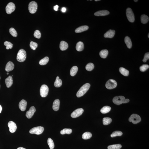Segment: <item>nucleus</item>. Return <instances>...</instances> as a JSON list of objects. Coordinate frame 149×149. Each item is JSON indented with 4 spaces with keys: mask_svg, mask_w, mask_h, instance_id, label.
I'll use <instances>...</instances> for the list:
<instances>
[{
    "mask_svg": "<svg viewBox=\"0 0 149 149\" xmlns=\"http://www.w3.org/2000/svg\"><path fill=\"white\" fill-rule=\"evenodd\" d=\"M90 85L89 83H86L79 90L77 93V96L78 98L83 96L89 90L90 87Z\"/></svg>",
    "mask_w": 149,
    "mask_h": 149,
    "instance_id": "nucleus-1",
    "label": "nucleus"
},
{
    "mask_svg": "<svg viewBox=\"0 0 149 149\" xmlns=\"http://www.w3.org/2000/svg\"><path fill=\"white\" fill-rule=\"evenodd\" d=\"M26 58V53L25 50L21 49L19 50L17 56V60L19 62H23Z\"/></svg>",
    "mask_w": 149,
    "mask_h": 149,
    "instance_id": "nucleus-2",
    "label": "nucleus"
},
{
    "mask_svg": "<svg viewBox=\"0 0 149 149\" xmlns=\"http://www.w3.org/2000/svg\"><path fill=\"white\" fill-rule=\"evenodd\" d=\"M126 14L128 19L131 22H133L135 21V17L132 9L128 8L126 10Z\"/></svg>",
    "mask_w": 149,
    "mask_h": 149,
    "instance_id": "nucleus-3",
    "label": "nucleus"
},
{
    "mask_svg": "<svg viewBox=\"0 0 149 149\" xmlns=\"http://www.w3.org/2000/svg\"><path fill=\"white\" fill-rule=\"evenodd\" d=\"M141 120L140 116L135 114H133L131 115L129 118V121L132 122L134 124H136L140 122Z\"/></svg>",
    "mask_w": 149,
    "mask_h": 149,
    "instance_id": "nucleus-4",
    "label": "nucleus"
},
{
    "mask_svg": "<svg viewBox=\"0 0 149 149\" xmlns=\"http://www.w3.org/2000/svg\"><path fill=\"white\" fill-rule=\"evenodd\" d=\"M44 128L41 126L33 128L30 130L29 133L32 134H35L39 135L41 134L43 132Z\"/></svg>",
    "mask_w": 149,
    "mask_h": 149,
    "instance_id": "nucleus-5",
    "label": "nucleus"
},
{
    "mask_svg": "<svg viewBox=\"0 0 149 149\" xmlns=\"http://www.w3.org/2000/svg\"><path fill=\"white\" fill-rule=\"evenodd\" d=\"M37 4L35 1H31L29 4L28 10L30 13H35L37 11Z\"/></svg>",
    "mask_w": 149,
    "mask_h": 149,
    "instance_id": "nucleus-6",
    "label": "nucleus"
},
{
    "mask_svg": "<svg viewBox=\"0 0 149 149\" xmlns=\"http://www.w3.org/2000/svg\"><path fill=\"white\" fill-rule=\"evenodd\" d=\"M125 97L124 96H119L114 97L113 99V102L115 104L120 105L123 103H125Z\"/></svg>",
    "mask_w": 149,
    "mask_h": 149,
    "instance_id": "nucleus-7",
    "label": "nucleus"
},
{
    "mask_svg": "<svg viewBox=\"0 0 149 149\" xmlns=\"http://www.w3.org/2000/svg\"><path fill=\"white\" fill-rule=\"evenodd\" d=\"M49 92V88L47 86L43 85L41 86L40 90V95L42 97L45 98L47 96Z\"/></svg>",
    "mask_w": 149,
    "mask_h": 149,
    "instance_id": "nucleus-8",
    "label": "nucleus"
},
{
    "mask_svg": "<svg viewBox=\"0 0 149 149\" xmlns=\"http://www.w3.org/2000/svg\"><path fill=\"white\" fill-rule=\"evenodd\" d=\"M117 83L116 81L113 79H110L106 82V86L107 89H114L116 87Z\"/></svg>",
    "mask_w": 149,
    "mask_h": 149,
    "instance_id": "nucleus-9",
    "label": "nucleus"
},
{
    "mask_svg": "<svg viewBox=\"0 0 149 149\" xmlns=\"http://www.w3.org/2000/svg\"><path fill=\"white\" fill-rule=\"evenodd\" d=\"M16 7L13 3L10 2L7 4L6 7V13L7 14H10L15 11Z\"/></svg>",
    "mask_w": 149,
    "mask_h": 149,
    "instance_id": "nucleus-10",
    "label": "nucleus"
},
{
    "mask_svg": "<svg viewBox=\"0 0 149 149\" xmlns=\"http://www.w3.org/2000/svg\"><path fill=\"white\" fill-rule=\"evenodd\" d=\"M84 112L83 109H78L74 110L71 114V116L73 118L78 117L81 115Z\"/></svg>",
    "mask_w": 149,
    "mask_h": 149,
    "instance_id": "nucleus-11",
    "label": "nucleus"
},
{
    "mask_svg": "<svg viewBox=\"0 0 149 149\" xmlns=\"http://www.w3.org/2000/svg\"><path fill=\"white\" fill-rule=\"evenodd\" d=\"M8 127L9 128V131L11 133H14L16 131L17 127L16 124L13 121H9L8 124Z\"/></svg>",
    "mask_w": 149,
    "mask_h": 149,
    "instance_id": "nucleus-12",
    "label": "nucleus"
},
{
    "mask_svg": "<svg viewBox=\"0 0 149 149\" xmlns=\"http://www.w3.org/2000/svg\"><path fill=\"white\" fill-rule=\"evenodd\" d=\"M36 110L34 106H32L30 108L29 110L27 112L26 116L28 119L31 118L34 115Z\"/></svg>",
    "mask_w": 149,
    "mask_h": 149,
    "instance_id": "nucleus-13",
    "label": "nucleus"
},
{
    "mask_svg": "<svg viewBox=\"0 0 149 149\" xmlns=\"http://www.w3.org/2000/svg\"><path fill=\"white\" fill-rule=\"evenodd\" d=\"M27 104V102L25 100L23 99L20 102L19 106L20 109L22 111L25 110Z\"/></svg>",
    "mask_w": 149,
    "mask_h": 149,
    "instance_id": "nucleus-14",
    "label": "nucleus"
},
{
    "mask_svg": "<svg viewBox=\"0 0 149 149\" xmlns=\"http://www.w3.org/2000/svg\"><path fill=\"white\" fill-rule=\"evenodd\" d=\"M109 11L107 10H102L96 12L94 15L96 16H104L109 15Z\"/></svg>",
    "mask_w": 149,
    "mask_h": 149,
    "instance_id": "nucleus-15",
    "label": "nucleus"
},
{
    "mask_svg": "<svg viewBox=\"0 0 149 149\" xmlns=\"http://www.w3.org/2000/svg\"><path fill=\"white\" fill-rule=\"evenodd\" d=\"M115 34V31L114 30H109L106 32L104 34V36L105 38H112L114 37Z\"/></svg>",
    "mask_w": 149,
    "mask_h": 149,
    "instance_id": "nucleus-16",
    "label": "nucleus"
},
{
    "mask_svg": "<svg viewBox=\"0 0 149 149\" xmlns=\"http://www.w3.org/2000/svg\"><path fill=\"white\" fill-rule=\"evenodd\" d=\"M14 64L12 62L9 61L6 65L5 68V71L7 72H10L13 70L14 69Z\"/></svg>",
    "mask_w": 149,
    "mask_h": 149,
    "instance_id": "nucleus-17",
    "label": "nucleus"
},
{
    "mask_svg": "<svg viewBox=\"0 0 149 149\" xmlns=\"http://www.w3.org/2000/svg\"><path fill=\"white\" fill-rule=\"evenodd\" d=\"M60 102L59 99H56L53 103V108L55 111H57L60 108Z\"/></svg>",
    "mask_w": 149,
    "mask_h": 149,
    "instance_id": "nucleus-18",
    "label": "nucleus"
},
{
    "mask_svg": "<svg viewBox=\"0 0 149 149\" xmlns=\"http://www.w3.org/2000/svg\"><path fill=\"white\" fill-rule=\"evenodd\" d=\"M5 83L7 87L9 88L13 84V78L11 76H10L6 79Z\"/></svg>",
    "mask_w": 149,
    "mask_h": 149,
    "instance_id": "nucleus-19",
    "label": "nucleus"
},
{
    "mask_svg": "<svg viewBox=\"0 0 149 149\" xmlns=\"http://www.w3.org/2000/svg\"><path fill=\"white\" fill-rule=\"evenodd\" d=\"M89 28V26L87 25L82 26L77 28L75 30V32L76 33H79L86 31Z\"/></svg>",
    "mask_w": 149,
    "mask_h": 149,
    "instance_id": "nucleus-20",
    "label": "nucleus"
},
{
    "mask_svg": "<svg viewBox=\"0 0 149 149\" xmlns=\"http://www.w3.org/2000/svg\"><path fill=\"white\" fill-rule=\"evenodd\" d=\"M124 42L127 45L128 48H131L132 47V43L130 38L128 36H126L124 39Z\"/></svg>",
    "mask_w": 149,
    "mask_h": 149,
    "instance_id": "nucleus-21",
    "label": "nucleus"
},
{
    "mask_svg": "<svg viewBox=\"0 0 149 149\" xmlns=\"http://www.w3.org/2000/svg\"><path fill=\"white\" fill-rule=\"evenodd\" d=\"M68 47V44L64 41H61L60 44V49L62 51H64L66 50Z\"/></svg>",
    "mask_w": 149,
    "mask_h": 149,
    "instance_id": "nucleus-22",
    "label": "nucleus"
},
{
    "mask_svg": "<svg viewBox=\"0 0 149 149\" xmlns=\"http://www.w3.org/2000/svg\"><path fill=\"white\" fill-rule=\"evenodd\" d=\"M76 48L78 51H82L84 49V45L83 43L81 42H78L76 45Z\"/></svg>",
    "mask_w": 149,
    "mask_h": 149,
    "instance_id": "nucleus-23",
    "label": "nucleus"
},
{
    "mask_svg": "<svg viewBox=\"0 0 149 149\" xmlns=\"http://www.w3.org/2000/svg\"><path fill=\"white\" fill-rule=\"evenodd\" d=\"M111 110V108L110 106H104L100 110L101 113L103 114H106L108 113Z\"/></svg>",
    "mask_w": 149,
    "mask_h": 149,
    "instance_id": "nucleus-24",
    "label": "nucleus"
},
{
    "mask_svg": "<svg viewBox=\"0 0 149 149\" xmlns=\"http://www.w3.org/2000/svg\"><path fill=\"white\" fill-rule=\"evenodd\" d=\"M108 51L107 50H103L100 52L99 55L102 58H106L108 54Z\"/></svg>",
    "mask_w": 149,
    "mask_h": 149,
    "instance_id": "nucleus-25",
    "label": "nucleus"
},
{
    "mask_svg": "<svg viewBox=\"0 0 149 149\" xmlns=\"http://www.w3.org/2000/svg\"><path fill=\"white\" fill-rule=\"evenodd\" d=\"M141 22L142 23L145 24L149 21V18L146 15L143 14L141 17Z\"/></svg>",
    "mask_w": 149,
    "mask_h": 149,
    "instance_id": "nucleus-26",
    "label": "nucleus"
},
{
    "mask_svg": "<svg viewBox=\"0 0 149 149\" xmlns=\"http://www.w3.org/2000/svg\"><path fill=\"white\" fill-rule=\"evenodd\" d=\"M62 80L59 78L58 76L56 78L55 82L54 83V86L58 88L60 87L62 85Z\"/></svg>",
    "mask_w": 149,
    "mask_h": 149,
    "instance_id": "nucleus-27",
    "label": "nucleus"
},
{
    "mask_svg": "<svg viewBox=\"0 0 149 149\" xmlns=\"http://www.w3.org/2000/svg\"><path fill=\"white\" fill-rule=\"evenodd\" d=\"M119 70L120 73L123 75L127 76L129 75V71L125 68L122 67H120Z\"/></svg>",
    "mask_w": 149,
    "mask_h": 149,
    "instance_id": "nucleus-28",
    "label": "nucleus"
},
{
    "mask_svg": "<svg viewBox=\"0 0 149 149\" xmlns=\"http://www.w3.org/2000/svg\"><path fill=\"white\" fill-rule=\"evenodd\" d=\"M92 134L90 132H85L82 135V138L83 139L86 140L89 139L92 137Z\"/></svg>",
    "mask_w": 149,
    "mask_h": 149,
    "instance_id": "nucleus-29",
    "label": "nucleus"
},
{
    "mask_svg": "<svg viewBox=\"0 0 149 149\" xmlns=\"http://www.w3.org/2000/svg\"><path fill=\"white\" fill-rule=\"evenodd\" d=\"M112 121L111 118L108 117H106L103 118V124L104 125H108L111 123Z\"/></svg>",
    "mask_w": 149,
    "mask_h": 149,
    "instance_id": "nucleus-30",
    "label": "nucleus"
},
{
    "mask_svg": "<svg viewBox=\"0 0 149 149\" xmlns=\"http://www.w3.org/2000/svg\"><path fill=\"white\" fill-rule=\"evenodd\" d=\"M78 71V68L77 66H74L71 68L70 71L71 75L72 76H74L75 75Z\"/></svg>",
    "mask_w": 149,
    "mask_h": 149,
    "instance_id": "nucleus-31",
    "label": "nucleus"
},
{
    "mask_svg": "<svg viewBox=\"0 0 149 149\" xmlns=\"http://www.w3.org/2000/svg\"><path fill=\"white\" fill-rule=\"evenodd\" d=\"M122 147L121 144H118L109 145L108 149H120Z\"/></svg>",
    "mask_w": 149,
    "mask_h": 149,
    "instance_id": "nucleus-32",
    "label": "nucleus"
},
{
    "mask_svg": "<svg viewBox=\"0 0 149 149\" xmlns=\"http://www.w3.org/2000/svg\"><path fill=\"white\" fill-rule=\"evenodd\" d=\"M49 61V57H46L40 60L39 64L41 65H45L48 63Z\"/></svg>",
    "mask_w": 149,
    "mask_h": 149,
    "instance_id": "nucleus-33",
    "label": "nucleus"
},
{
    "mask_svg": "<svg viewBox=\"0 0 149 149\" xmlns=\"http://www.w3.org/2000/svg\"><path fill=\"white\" fill-rule=\"evenodd\" d=\"M72 130L71 129L65 128L61 131L60 133L62 135L70 134L72 133Z\"/></svg>",
    "mask_w": 149,
    "mask_h": 149,
    "instance_id": "nucleus-34",
    "label": "nucleus"
},
{
    "mask_svg": "<svg viewBox=\"0 0 149 149\" xmlns=\"http://www.w3.org/2000/svg\"><path fill=\"white\" fill-rule=\"evenodd\" d=\"M123 135L122 132L120 131H115L113 132L110 135L111 137L113 138L117 136H121Z\"/></svg>",
    "mask_w": 149,
    "mask_h": 149,
    "instance_id": "nucleus-35",
    "label": "nucleus"
},
{
    "mask_svg": "<svg viewBox=\"0 0 149 149\" xmlns=\"http://www.w3.org/2000/svg\"><path fill=\"white\" fill-rule=\"evenodd\" d=\"M47 142L48 145L51 149H53L54 147V145L53 141L51 138H48Z\"/></svg>",
    "mask_w": 149,
    "mask_h": 149,
    "instance_id": "nucleus-36",
    "label": "nucleus"
},
{
    "mask_svg": "<svg viewBox=\"0 0 149 149\" xmlns=\"http://www.w3.org/2000/svg\"><path fill=\"white\" fill-rule=\"evenodd\" d=\"M94 65L92 63H89L87 64L86 66V69L87 71H91L94 69Z\"/></svg>",
    "mask_w": 149,
    "mask_h": 149,
    "instance_id": "nucleus-37",
    "label": "nucleus"
},
{
    "mask_svg": "<svg viewBox=\"0 0 149 149\" xmlns=\"http://www.w3.org/2000/svg\"><path fill=\"white\" fill-rule=\"evenodd\" d=\"M9 32L10 34L14 37H16L17 36L18 34L16 30L13 28H11L9 30Z\"/></svg>",
    "mask_w": 149,
    "mask_h": 149,
    "instance_id": "nucleus-38",
    "label": "nucleus"
},
{
    "mask_svg": "<svg viewBox=\"0 0 149 149\" xmlns=\"http://www.w3.org/2000/svg\"><path fill=\"white\" fill-rule=\"evenodd\" d=\"M4 45L6 46V48L7 50H9L10 49H11L13 47V44L10 42L5 41L4 42Z\"/></svg>",
    "mask_w": 149,
    "mask_h": 149,
    "instance_id": "nucleus-39",
    "label": "nucleus"
},
{
    "mask_svg": "<svg viewBox=\"0 0 149 149\" xmlns=\"http://www.w3.org/2000/svg\"><path fill=\"white\" fill-rule=\"evenodd\" d=\"M149 67V65L147 64H144L140 67V70L141 72H144L148 69Z\"/></svg>",
    "mask_w": 149,
    "mask_h": 149,
    "instance_id": "nucleus-40",
    "label": "nucleus"
},
{
    "mask_svg": "<svg viewBox=\"0 0 149 149\" xmlns=\"http://www.w3.org/2000/svg\"><path fill=\"white\" fill-rule=\"evenodd\" d=\"M30 46L32 49L35 50L37 47L38 44L35 42L31 41L30 42Z\"/></svg>",
    "mask_w": 149,
    "mask_h": 149,
    "instance_id": "nucleus-41",
    "label": "nucleus"
},
{
    "mask_svg": "<svg viewBox=\"0 0 149 149\" xmlns=\"http://www.w3.org/2000/svg\"><path fill=\"white\" fill-rule=\"evenodd\" d=\"M34 36L36 38L40 39L41 37V33L40 31L38 30H35L34 32Z\"/></svg>",
    "mask_w": 149,
    "mask_h": 149,
    "instance_id": "nucleus-42",
    "label": "nucleus"
},
{
    "mask_svg": "<svg viewBox=\"0 0 149 149\" xmlns=\"http://www.w3.org/2000/svg\"><path fill=\"white\" fill-rule=\"evenodd\" d=\"M149 52L146 53L144 56L143 60V61L144 63L146 62L147 61L149 60Z\"/></svg>",
    "mask_w": 149,
    "mask_h": 149,
    "instance_id": "nucleus-43",
    "label": "nucleus"
},
{
    "mask_svg": "<svg viewBox=\"0 0 149 149\" xmlns=\"http://www.w3.org/2000/svg\"><path fill=\"white\" fill-rule=\"evenodd\" d=\"M59 6L58 5H56L55 6H54V10L56 11H57L58 10V9Z\"/></svg>",
    "mask_w": 149,
    "mask_h": 149,
    "instance_id": "nucleus-44",
    "label": "nucleus"
},
{
    "mask_svg": "<svg viewBox=\"0 0 149 149\" xmlns=\"http://www.w3.org/2000/svg\"><path fill=\"white\" fill-rule=\"evenodd\" d=\"M66 9L65 7H63L61 9V11L62 12L64 13L66 12Z\"/></svg>",
    "mask_w": 149,
    "mask_h": 149,
    "instance_id": "nucleus-45",
    "label": "nucleus"
},
{
    "mask_svg": "<svg viewBox=\"0 0 149 149\" xmlns=\"http://www.w3.org/2000/svg\"><path fill=\"white\" fill-rule=\"evenodd\" d=\"M129 101H130V100H129L128 99H125V103H128Z\"/></svg>",
    "mask_w": 149,
    "mask_h": 149,
    "instance_id": "nucleus-46",
    "label": "nucleus"
},
{
    "mask_svg": "<svg viewBox=\"0 0 149 149\" xmlns=\"http://www.w3.org/2000/svg\"><path fill=\"white\" fill-rule=\"evenodd\" d=\"M2 107H1V106L0 105V113L1 112V111H2Z\"/></svg>",
    "mask_w": 149,
    "mask_h": 149,
    "instance_id": "nucleus-47",
    "label": "nucleus"
},
{
    "mask_svg": "<svg viewBox=\"0 0 149 149\" xmlns=\"http://www.w3.org/2000/svg\"><path fill=\"white\" fill-rule=\"evenodd\" d=\"M17 149H26L25 148H23V147H18V148Z\"/></svg>",
    "mask_w": 149,
    "mask_h": 149,
    "instance_id": "nucleus-48",
    "label": "nucleus"
},
{
    "mask_svg": "<svg viewBox=\"0 0 149 149\" xmlns=\"http://www.w3.org/2000/svg\"><path fill=\"white\" fill-rule=\"evenodd\" d=\"M96 1H100V0H95Z\"/></svg>",
    "mask_w": 149,
    "mask_h": 149,
    "instance_id": "nucleus-49",
    "label": "nucleus"
},
{
    "mask_svg": "<svg viewBox=\"0 0 149 149\" xmlns=\"http://www.w3.org/2000/svg\"><path fill=\"white\" fill-rule=\"evenodd\" d=\"M134 1H135V2H137L138 0H135Z\"/></svg>",
    "mask_w": 149,
    "mask_h": 149,
    "instance_id": "nucleus-50",
    "label": "nucleus"
},
{
    "mask_svg": "<svg viewBox=\"0 0 149 149\" xmlns=\"http://www.w3.org/2000/svg\"><path fill=\"white\" fill-rule=\"evenodd\" d=\"M148 37L149 38V33H148Z\"/></svg>",
    "mask_w": 149,
    "mask_h": 149,
    "instance_id": "nucleus-51",
    "label": "nucleus"
},
{
    "mask_svg": "<svg viewBox=\"0 0 149 149\" xmlns=\"http://www.w3.org/2000/svg\"><path fill=\"white\" fill-rule=\"evenodd\" d=\"M7 74H9V73H8H8H7Z\"/></svg>",
    "mask_w": 149,
    "mask_h": 149,
    "instance_id": "nucleus-52",
    "label": "nucleus"
},
{
    "mask_svg": "<svg viewBox=\"0 0 149 149\" xmlns=\"http://www.w3.org/2000/svg\"></svg>",
    "mask_w": 149,
    "mask_h": 149,
    "instance_id": "nucleus-53",
    "label": "nucleus"
},
{
    "mask_svg": "<svg viewBox=\"0 0 149 149\" xmlns=\"http://www.w3.org/2000/svg\"></svg>",
    "mask_w": 149,
    "mask_h": 149,
    "instance_id": "nucleus-54",
    "label": "nucleus"
}]
</instances>
